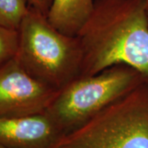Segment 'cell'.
Masks as SVG:
<instances>
[{"instance_id":"obj_4","label":"cell","mask_w":148,"mask_h":148,"mask_svg":"<svg viewBox=\"0 0 148 148\" xmlns=\"http://www.w3.org/2000/svg\"><path fill=\"white\" fill-rule=\"evenodd\" d=\"M145 82L148 81L136 69L126 64L114 65L66 85L45 112L65 134Z\"/></svg>"},{"instance_id":"obj_3","label":"cell","mask_w":148,"mask_h":148,"mask_svg":"<svg viewBox=\"0 0 148 148\" xmlns=\"http://www.w3.org/2000/svg\"><path fill=\"white\" fill-rule=\"evenodd\" d=\"M49 148H148V82H145Z\"/></svg>"},{"instance_id":"obj_6","label":"cell","mask_w":148,"mask_h":148,"mask_svg":"<svg viewBox=\"0 0 148 148\" xmlns=\"http://www.w3.org/2000/svg\"><path fill=\"white\" fill-rule=\"evenodd\" d=\"M62 134L46 112L0 118V146L8 148H49Z\"/></svg>"},{"instance_id":"obj_9","label":"cell","mask_w":148,"mask_h":148,"mask_svg":"<svg viewBox=\"0 0 148 148\" xmlns=\"http://www.w3.org/2000/svg\"><path fill=\"white\" fill-rule=\"evenodd\" d=\"M18 44V30L0 25V66L16 57Z\"/></svg>"},{"instance_id":"obj_11","label":"cell","mask_w":148,"mask_h":148,"mask_svg":"<svg viewBox=\"0 0 148 148\" xmlns=\"http://www.w3.org/2000/svg\"><path fill=\"white\" fill-rule=\"evenodd\" d=\"M143 2L145 4V7H146V10H147V12L148 15V0H143Z\"/></svg>"},{"instance_id":"obj_1","label":"cell","mask_w":148,"mask_h":148,"mask_svg":"<svg viewBox=\"0 0 148 148\" xmlns=\"http://www.w3.org/2000/svg\"><path fill=\"white\" fill-rule=\"evenodd\" d=\"M77 36L82 51L80 77L126 64L148 81V15L143 0H95Z\"/></svg>"},{"instance_id":"obj_5","label":"cell","mask_w":148,"mask_h":148,"mask_svg":"<svg viewBox=\"0 0 148 148\" xmlns=\"http://www.w3.org/2000/svg\"><path fill=\"white\" fill-rule=\"evenodd\" d=\"M58 92L32 76L16 57L0 66V118L44 113Z\"/></svg>"},{"instance_id":"obj_7","label":"cell","mask_w":148,"mask_h":148,"mask_svg":"<svg viewBox=\"0 0 148 148\" xmlns=\"http://www.w3.org/2000/svg\"><path fill=\"white\" fill-rule=\"evenodd\" d=\"M94 3L95 0H53L46 16L60 32L75 36L90 16Z\"/></svg>"},{"instance_id":"obj_12","label":"cell","mask_w":148,"mask_h":148,"mask_svg":"<svg viewBox=\"0 0 148 148\" xmlns=\"http://www.w3.org/2000/svg\"><path fill=\"white\" fill-rule=\"evenodd\" d=\"M0 148H8V147H3V146H0Z\"/></svg>"},{"instance_id":"obj_2","label":"cell","mask_w":148,"mask_h":148,"mask_svg":"<svg viewBox=\"0 0 148 148\" xmlns=\"http://www.w3.org/2000/svg\"><path fill=\"white\" fill-rule=\"evenodd\" d=\"M18 35L16 57L34 77L57 90L79 77L82 51L77 36L60 32L45 14L31 7Z\"/></svg>"},{"instance_id":"obj_8","label":"cell","mask_w":148,"mask_h":148,"mask_svg":"<svg viewBox=\"0 0 148 148\" xmlns=\"http://www.w3.org/2000/svg\"><path fill=\"white\" fill-rule=\"evenodd\" d=\"M28 10L27 0H0V25L18 30Z\"/></svg>"},{"instance_id":"obj_10","label":"cell","mask_w":148,"mask_h":148,"mask_svg":"<svg viewBox=\"0 0 148 148\" xmlns=\"http://www.w3.org/2000/svg\"><path fill=\"white\" fill-rule=\"evenodd\" d=\"M27 1L29 7L33 8L44 14L47 15L53 0H27Z\"/></svg>"}]
</instances>
